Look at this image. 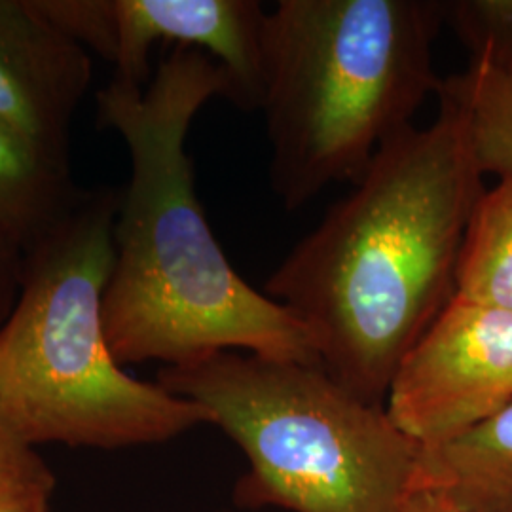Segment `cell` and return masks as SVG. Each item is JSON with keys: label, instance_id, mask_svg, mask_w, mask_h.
I'll list each match as a JSON object with an SVG mask.
<instances>
[{"label": "cell", "instance_id": "obj_4", "mask_svg": "<svg viewBox=\"0 0 512 512\" xmlns=\"http://www.w3.org/2000/svg\"><path fill=\"white\" fill-rule=\"evenodd\" d=\"M120 194L80 192L25 251L18 302L0 329V418L18 439L120 450L211 423L202 404L129 376L110 351L103 300Z\"/></svg>", "mask_w": 512, "mask_h": 512}, {"label": "cell", "instance_id": "obj_12", "mask_svg": "<svg viewBox=\"0 0 512 512\" xmlns=\"http://www.w3.org/2000/svg\"><path fill=\"white\" fill-rule=\"evenodd\" d=\"M454 296L512 311V177L499 179L476 203L459 251Z\"/></svg>", "mask_w": 512, "mask_h": 512}, {"label": "cell", "instance_id": "obj_7", "mask_svg": "<svg viewBox=\"0 0 512 512\" xmlns=\"http://www.w3.org/2000/svg\"><path fill=\"white\" fill-rule=\"evenodd\" d=\"M512 403V311L454 296L399 366L385 408L435 448Z\"/></svg>", "mask_w": 512, "mask_h": 512}, {"label": "cell", "instance_id": "obj_17", "mask_svg": "<svg viewBox=\"0 0 512 512\" xmlns=\"http://www.w3.org/2000/svg\"><path fill=\"white\" fill-rule=\"evenodd\" d=\"M404 512H465L429 492H412Z\"/></svg>", "mask_w": 512, "mask_h": 512}, {"label": "cell", "instance_id": "obj_10", "mask_svg": "<svg viewBox=\"0 0 512 512\" xmlns=\"http://www.w3.org/2000/svg\"><path fill=\"white\" fill-rule=\"evenodd\" d=\"M67 160L0 120V234L29 251L73 209Z\"/></svg>", "mask_w": 512, "mask_h": 512}, {"label": "cell", "instance_id": "obj_3", "mask_svg": "<svg viewBox=\"0 0 512 512\" xmlns=\"http://www.w3.org/2000/svg\"><path fill=\"white\" fill-rule=\"evenodd\" d=\"M440 0H279L264 35L270 179L287 209L357 183L437 93Z\"/></svg>", "mask_w": 512, "mask_h": 512}, {"label": "cell", "instance_id": "obj_13", "mask_svg": "<svg viewBox=\"0 0 512 512\" xmlns=\"http://www.w3.org/2000/svg\"><path fill=\"white\" fill-rule=\"evenodd\" d=\"M442 14L471 63L512 74V0H442Z\"/></svg>", "mask_w": 512, "mask_h": 512}, {"label": "cell", "instance_id": "obj_14", "mask_svg": "<svg viewBox=\"0 0 512 512\" xmlns=\"http://www.w3.org/2000/svg\"><path fill=\"white\" fill-rule=\"evenodd\" d=\"M55 486V476L37 450L14 435L0 418V492Z\"/></svg>", "mask_w": 512, "mask_h": 512}, {"label": "cell", "instance_id": "obj_5", "mask_svg": "<svg viewBox=\"0 0 512 512\" xmlns=\"http://www.w3.org/2000/svg\"><path fill=\"white\" fill-rule=\"evenodd\" d=\"M158 384L202 404L245 454L241 509L404 512L414 492L420 444L321 365L224 351L165 366Z\"/></svg>", "mask_w": 512, "mask_h": 512}, {"label": "cell", "instance_id": "obj_15", "mask_svg": "<svg viewBox=\"0 0 512 512\" xmlns=\"http://www.w3.org/2000/svg\"><path fill=\"white\" fill-rule=\"evenodd\" d=\"M25 270V251L0 234V329L18 302Z\"/></svg>", "mask_w": 512, "mask_h": 512}, {"label": "cell", "instance_id": "obj_16", "mask_svg": "<svg viewBox=\"0 0 512 512\" xmlns=\"http://www.w3.org/2000/svg\"><path fill=\"white\" fill-rule=\"evenodd\" d=\"M55 486H29L0 492V512H50Z\"/></svg>", "mask_w": 512, "mask_h": 512}, {"label": "cell", "instance_id": "obj_8", "mask_svg": "<svg viewBox=\"0 0 512 512\" xmlns=\"http://www.w3.org/2000/svg\"><path fill=\"white\" fill-rule=\"evenodd\" d=\"M92 67V54L33 0H0V120L61 160Z\"/></svg>", "mask_w": 512, "mask_h": 512}, {"label": "cell", "instance_id": "obj_11", "mask_svg": "<svg viewBox=\"0 0 512 512\" xmlns=\"http://www.w3.org/2000/svg\"><path fill=\"white\" fill-rule=\"evenodd\" d=\"M439 109L459 122L476 169L512 177V74L471 63L440 80Z\"/></svg>", "mask_w": 512, "mask_h": 512}, {"label": "cell", "instance_id": "obj_9", "mask_svg": "<svg viewBox=\"0 0 512 512\" xmlns=\"http://www.w3.org/2000/svg\"><path fill=\"white\" fill-rule=\"evenodd\" d=\"M414 492L465 512H512V403L435 448H421Z\"/></svg>", "mask_w": 512, "mask_h": 512}, {"label": "cell", "instance_id": "obj_2", "mask_svg": "<svg viewBox=\"0 0 512 512\" xmlns=\"http://www.w3.org/2000/svg\"><path fill=\"white\" fill-rule=\"evenodd\" d=\"M264 293L310 330L319 365L385 406L406 355L456 294L459 251L484 194L458 120L439 109L376 152Z\"/></svg>", "mask_w": 512, "mask_h": 512}, {"label": "cell", "instance_id": "obj_1", "mask_svg": "<svg viewBox=\"0 0 512 512\" xmlns=\"http://www.w3.org/2000/svg\"><path fill=\"white\" fill-rule=\"evenodd\" d=\"M232 84L194 48H171L147 86L110 80L99 120L126 143L131 177L114 222V266L103 300L120 365H188L224 351L319 365L306 325L232 268L196 196L186 137Z\"/></svg>", "mask_w": 512, "mask_h": 512}, {"label": "cell", "instance_id": "obj_6", "mask_svg": "<svg viewBox=\"0 0 512 512\" xmlns=\"http://www.w3.org/2000/svg\"><path fill=\"white\" fill-rule=\"evenodd\" d=\"M38 12L90 54L114 67V78L147 86L156 44L194 48L213 57L232 84L230 101L260 110L268 12L256 0H33Z\"/></svg>", "mask_w": 512, "mask_h": 512}]
</instances>
